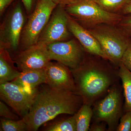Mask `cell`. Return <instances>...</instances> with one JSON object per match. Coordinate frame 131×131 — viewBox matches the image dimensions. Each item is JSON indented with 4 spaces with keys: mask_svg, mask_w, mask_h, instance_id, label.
I'll list each match as a JSON object with an SVG mask.
<instances>
[{
    "mask_svg": "<svg viewBox=\"0 0 131 131\" xmlns=\"http://www.w3.org/2000/svg\"><path fill=\"white\" fill-rule=\"evenodd\" d=\"M21 1L27 12L30 13L32 7V0H21Z\"/></svg>",
    "mask_w": 131,
    "mask_h": 131,
    "instance_id": "obj_28",
    "label": "cell"
},
{
    "mask_svg": "<svg viewBox=\"0 0 131 131\" xmlns=\"http://www.w3.org/2000/svg\"><path fill=\"white\" fill-rule=\"evenodd\" d=\"M117 131H131V110L125 112L120 119Z\"/></svg>",
    "mask_w": 131,
    "mask_h": 131,
    "instance_id": "obj_21",
    "label": "cell"
},
{
    "mask_svg": "<svg viewBox=\"0 0 131 131\" xmlns=\"http://www.w3.org/2000/svg\"><path fill=\"white\" fill-rule=\"evenodd\" d=\"M57 5L51 0H39L21 33V51L37 43L40 35Z\"/></svg>",
    "mask_w": 131,
    "mask_h": 131,
    "instance_id": "obj_5",
    "label": "cell"
},
{
    "mask_svg": "<svg viewBox=\"0 0 131 131\" xmlns=\"http://www.w3.org/2000/svg\"><path fill=\"white\" fill-rule=\"evenodd\" d=\"M68 26L70 32L77 39L86 51L92 55L107 59L99 42L93 35L69 14Z\"/></svg>",
    "mask_w": 131,
    "mask_h": 131,
    "instance_id": "obj_13",
    "label": "cell"
},
{
    "mask_svg": "<svg viewBox=\"0 0 131 131\" xmlns=\"http://www.w3.org/2000/svg\"><path fill=\"white\" fill-rule=\"evenodd\" d=\"M1 120L2 131H29L28 125L23 118L20 120H13L3 118Z\"/></svg>",
    "mask_w": 131,
    "mask_h": 131,
    "instance_id": "obj_19",
    "label": "cell"
},
{
    "mask_svg": "<svg viewBox=\"0 0 131 131\" xmlns=\"http://www.w3.org/2000/svg\"><path fill=\"white\" fill-rule=\"evenodd\" d=\"M14 0H0V15H2L5 10Z\"/></svg>",
    "mask_w": 131,
    "mask_h": 131,
    "instance_id": "obj_26",
    "label": "cell"
},
{
    "mask_svg": "<svg viewBox=\"0 0 131 131\" xmlns=\"http://www.w3.org/2000/svg\"><path fill=\"white\" fill-rule=\"evenodd\" d=\"M68 14L85 25L92 27L102 24H118L123 16L104 10L94 0H75L64 7Z\"/></svg>",
    "mask_w": 131,
    "mask_h": 131,
    "instance_id": "obj_4",
    "label": "cell"
},
{
    "mask_svg": "<svg viewBox=\"0 0 131 131\" xmlns=\"http://www.w3.org/2000/svg\"><path fill=\"white\" fill-rule=\"evenodd\" d=\"M115 26L102 24L89 30L99 42L107 59L119 65L130 41L124 31Z\"/></svg>",
    "mask_w": 131,
    "mask_h": 131,
    "instance_id": "obj_3",
    "label": "cell"
},
{
    "mask_svg": "<svg viewBox=\"0 0 131 131\" xmlns=\"http://www.w3.org/2000/svg\"><path fill=\"white\" fill-rule=\"evenodd\" d=\"M122 18L119 23V28L128 37H131V14Z\"/></svg>",
    "mask_w": 131,
    "mask_h": 131,
    "instance_id": "obj_23",
    "label": "cell"
},
{
    "mask_svg": "<svg viewBox=\"0 0 131 131\" xmlns=\"http://www.w3.org/2000/svg\"><path fill=\"white\" fill-rule=\"evenodd\" d=\"M77 131L89 130L90 123L93 115L91 106L83 104L77 112L74 114Z\"/></svg>",
    "mask_w": 131,
    "mask_h": 131,
    "instance_id": "obj_17",
    "label": "cell"
},
{
    "mask_svg": "<svg viewBox=\"0 0 131 131\" xmlns=\"http://www.w3.org/2000/svg\"><path fill=\"white\" fill-rule=\"evenodd\" d=\"M122 105L121 91L114 84L107 95L94 106L93 110L95 121L105 123L108 131L116 130L122 116Z\"/></svg>",
    "mask_w": 131,
    "mask_h": 131,
    "instance_id": "obj_6",
    "label": "cell"
},
{
    "mask_svg": "<svg viewBox=\"0 0 131 131\" xmlns=\"http://www.w3.org/2000/svg\"><path fill=\"white\" fill-rule=\"evenodd\" d=\"M131 73V42L123 55L121 62Z\"/></svg>",
    "mask_w": 131,
    "mask_h": 131,
    "instance_id": "obj_24",
    "label": "cell"
},
{
    "mask_svg": "<svg viewBox=\"0 0 131 131\" xmlns=\"http://www.w3.org/2000/svg\"><path fill=\"white\" fill-rule=\"evenodd\" d=\"M0 116L8 119H19L18 116L12 112L7 106L1 101H0Z\"/></svg>",
    "mask_w": 131,
    "mask_h": 131,
    "instance_id": "obj_22",
    "label": "cell"
},
{
    "mask_svg": "<svg viewBox=\"0 0 131 131\" xmlns=\"http://www.w3.org/2000/svg\"><path fill=\"white\" fill-rule=\"evenodd\" d=\"M37 89L28 90L13 82H6L0 84V97L22 118L31 107Z\"/></svg>",
    "mask_w": 131,
    "mask_h": 131,
    "instance_id": "obj_8",
    "label": "cell"
},
{
    "mask_svg": "<svg viewBox=\"0 0 131 131\" xmlns=\"http://www.w3.org/2000/svg\"><path fill=\"white\" fill-rule=\"evenodd\" d=\"M0 84L12 82L21 72L14 66V62L6 49H0Z\"/></svg>",
    "mask_w": 131,
    "mask_h": 131,
    "instance_id": "obj_15",
    "label": "cell"
},
{
    "mask_svg": "<svg viewBox=\"0 0 131 131\" xmlns=\"http://www.w3.org/2000/svg\"><path fill=\"white\" fill-rule=\"evenodd\" d=\"M25 22L21 5L18 4L8 14L1 25L0 49L17 50L19 46Z\"/></svg>",
    "mask_w": 131,
    "mask_h": 131,
    "instance_id": "obj_7",
    "label": "cell"
},
{
    "mask_svg": "<svg viewBox=\"0 0 131 131\" xmlns=\"http://www.w3.org/2000/svg\"><path fill=\"white\" fill-rule=\"evenodd\" d=\"M121 12L123 14H131V0L126 4L121 10Z\"/></svg>",
    "mask_w": 131,
    "mask_h": 131,
    "instance_id": "obj_29",
    "label": "cell"
},
{
    "mask_svg": "<svg viewBox=\"0 0 131 131\" xmlns=\"http://www.w3.org/2000/svg\"><path fill=\"white\" fill-rule=\"evenodd\" d=\"M46 131H77L76 125L74 115L62 119L47 127Z\"/></svg>",
    "mask_w": 131,
    "mask_h": 131,
    "instance_id": "obj_18",
    "label": "cell"
},
{
    "mask_svg": "<svg viewBox=\"0 0 131 131\" xmlns=\"http://www.w3.org/2000/svg\"><path fill=\"white\" fill-rule=\"evenodd\" d=\"M14 60L21 72L45 69L51 61L47 45L39 42L20 51Z\"/></svg>",
    "mask_w": 131,
    "mask_h": 131,
    "instance_id": "obj_11",
    "label": "cell"
},
{
    "mask_svg": "<svg viewBox=\"0 0 131 131\" xmlns=\"http://www.w3.org/2000/svg\"><path fill=\"white\" fill-rule=\"evenodd\" d=\"M71 70L77 93L81 97L83 104L90 106L114 84L118 74L97 63L84 60Z\"/></svg>",
    "mask_w": 131,
    "mask_h": 131,
    "instance_id": "obj_2",
    "label": "cell"
},
{
    "mask_svg": "<svg viewBox=\"0 0 131 131\" xmlns=\"http://www.w3.org/2000/svg\"><path fill=\"white\" fill-rule=\"evenodd\" d=\"M103 122H96L90 127L89 130L91 131H105L106 130L105 123Z\"/></svg>",
    "mask_w": 131,
    "mask_h": 131,
    "instance_id": "obj_25",
    "label": "cell"
},
{
    "mask_svg": "<svg viewBox=\"0 0 131 131\" xmlns=\"http://www.w3.org/2000/svg\"><path fill=\"white\" fill-rule=\"evenodd\" d=\"M119 66L118 74L122 82L125 100L124 110L126 112L131 110V73L122 63Z\"/></svg>",
    "mask_w": 131,
    "mask_h": 131,
    "instance_id": "obj_16",
    "label": "cell"
},
{
    "mask_svg": "<svg viewBox=\"0 0 131 131\" xmlns=\"http://www.w3.org/2000/svg\"><path fill=\"white\" fill-rule=\"evenodd\" d=\"M82 103L81 97L76 93L54 89L46 84L40 89L37 88L30 109L22 118L28 125V130L37 131L59 115H74Z\"/></svg>",
    "mask_w": 131,
    "mask_h": 131,
    "instance_id": "obj_1",
    "label": "cell"
},
{
    "mask_svg": "<svg viewBox=\"0 0 131 131\" xmlns=\"http://www.w3.org/2000/svg\"><path fill=\"white\" fill-rule=\"evenodd\" d=\"M68 14L64 7L57 5L40 35L38 42L48 45L67 40L70 37Z\"/></svg>",
    "mask_w": 131,
    "mask_h": 131,
    "instance_id": "obj_9",
    "label": "cell"
},
{
    "mask_svg": "<svg viewBox=\"0 0 131 131\" xmlns=\"http://www.w3.org/2000/svg\"><path fill=\"white\" fill-rule=\"evenodd\" d=\"M49 57L73 69L84 60L83 49L74 40L54 42L47 45Z\"/></svg>",
    "mask_w": 131,
    "mask_h": 131,
    "instance_id": "obj_10",
    "label": "cell"
},
{
    "mask_svg": "<svg viewBox=\"0 0 131 131\" xmlns=\"http://www.w3.org/2000/svg\"><path fill=\"white\" fill-rule=\"evenodd\" d=\"M12 82L28 90H35L39 85L46 83V68L22 71Z\"/></svg>",
    "mask_w": 131,
    "mask_h": 131,
    "instance_id": "obj_14",
    "label": "cell"
},
{
    "mask_svg": "<svg viewBox=\"0 0 131 131\" xmlns=\"http://www.w3.org/2000/svg\"><path fill=\"white\" fill-rule=\"evenodd\" d=\"M104 10L110 13L121 11L130 0H94Z\"/></svg>",
    "mask_w": 131,
    "mask_h": 131,
    "instance_id": "obj_20",
    "label": "cell"
},
{
    "mask_svg": "<svg viewBox=\"0 0 131 131\" xmlns=\"http://www.w3.org/2000/svg\"><path fill=\"white\" fill-rule=\"evenodd\" d=\"M57 5L65 7L67 5L71 4L75 0H51Z\"/></svg>",
    "mask_w": 131,
    "mask_h": 131,
    "instance_id": "obj_27",
    "label": "cell"
},
{
    "mask_svg": "<svg viewBox=\"0 0 131 131\" xmlns=\"http://www.w3.org/2000/svg\"><path fill=\"white\" fill-rule=\"evenodd\" d=\"M69 68L58 62H50L46 68V84L54 89L70 91L77 93L73 74Z\"/></svg>",
    "mask_w": 131,
    "mask_h": 131,
    "instance_id": "obj_12",
    "label": "cell"
}]
</instances>
